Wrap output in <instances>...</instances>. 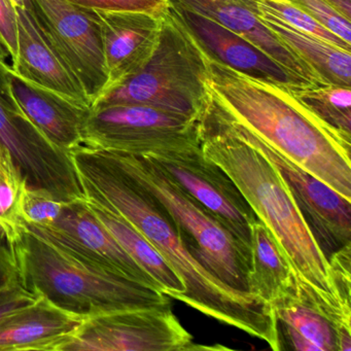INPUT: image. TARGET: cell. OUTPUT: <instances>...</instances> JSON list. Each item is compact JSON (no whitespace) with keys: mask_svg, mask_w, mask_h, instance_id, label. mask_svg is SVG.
I'll return each instance as SVG.
<instances>
[{"mask_svg":"<svg viewBox=\"0 0 351 351\" xmlns=\"http://www.w3.org/2000/svg\"><path fill=\"white\" fill-rule=\"evenodd\" d=\"M27 182L7 149L0 147V235L12 244L25 229L22 199Z\"/></svg>","mask_w":351,"mask_h":351,"instance_id":"cell-25","label":"cell"},{"mask_svg":"<svg viewBox=\"0 0 351 351\" xmlns=\"http://www.w3.org/2000/svg\"><path fill=\"white\" fill-rule=\"evenodd\" d=\"M17 10L12 0H0V40L11 56L12 63L17 55Z\"/></svg>","mask_w":351,"mask_h":351,"instance_id":"cell-31","label":"cell"},{"mask_svg":"<svg viewBox=\"0 0 351 351\" xmlns=\"http://www.w3.org/2000/svg\"><path fill=\"white\" fill-rule=\"evenodd\" d=\"M215 20L256 45L291 75L311 87L326 86L291 49L287 48L262 21L256 0H169Z\"/></svg>","mask_w":351,"mask_h":351,"instance_id":"cell-18","label":"cell"},{"mask_svg":"<svg viewBox=\"0 0 351 351\" xmlns=\"http://www.w3.org/2000/svg\"><path fill=\"white\" fill-rule=\"evenodd\" d=\"M197 346L193 337L165 307L122 310L90 316L61 351H186Z\"/></svg>","mask_w":351,"mask_h":351,"instance_id":"cell-9","label":"cell"},{"mask_svg":"<svg viewBox=\"0 0 351 351\" xmlns=\"http://www.w3.org/2000/svg\"><path fill=\"white\" fill-rule=\"evenodd\" d=\"M336 11L347 19L351 18V0H326Z\"/></svg>","mask_w":351,"mask_h":351,"instance_id":"cell-34","label":"cell"},{"mask_svg":"<svg viewBox=\"0 0 351 351\" xmlns=\"http://www.w3.org/2000/svg\"><path fill=\"white\" fill-rule=\"evenodd\" d=\"M291 93L317 120L351 145L350 87H302L291 90Z\"/></svg>","mask_w":351,"mask_h":351,"instance_id":"cell-24","label":"cell"},{"mask_svg":"<svg viewBox=\"0 0 351 351\" xmlns=\"http://www.w3.org/2000/svg\"><path fill=\"white\" fill-rule=\"evenodd\" d=\"M145 156H149L198 200L233 235L250 261L252 229L258 217L232 178L203 155L200 145L161 149Z\"/></svg>","mask_w":351,"mask_h":351,"instance_id":"cell-10","label":"cell"},{"mask_svg":"<svg viewBox=\"0 0 351 351\" xmlns=\"http://www.w3.org/2000/svg\"><path fill=\"white\" fill-rule=\"evenodd\" d=\"M85 202L125 252L155 281L160 291L180 301L184 293V285L151 242L116 211L89 199L85 198Z\"/></svg>","mask_w":351,"mask_h":351,"instance_id":"cell-22","label":"cell"},{"mask_svg":"<svg viewBox=\"0 0 351 351\" xmlns=\"http://www.w3.org/2000/svg\"><path fill=\"white\" fill-rule=\"evenodd\" d=\"M25 223L36 233L93 268L123 275L159 289L155 281L125 252L92 213L85 199L66 203L60 217L52 225L43 227Z\"/></svg>","mask_w":351,"mask_h":351,"instance_id":"cell-14","label":"cell"},{"mask_svg":"<svg viewBox=\"0 0 351 351\" xmlns=\"http://www.w3.org/2000/svg\"><path fill=\"white\" fill-rule=\"evenodd\" d=\"M219 106L233 130L256 147L277 168L314 239L328 260L337 250L351 243V200L341 196L319 178L293 163L250 129L232 119L219 104Z\"/></svg>","mask_w":351,"mask_h":351,"instance_id":"cell-11","label":"cell"},{"mask_svg":"<svg viewBox=\"0 0 351 351\" xmlns=\"http://www.w3.org/2000/svg\"><path fill=\"white\" fill-rule=\"evenodd\" d=\"M65 204L44 189L26 186L22 199V215L25 223L30 225L50 226L60 217Z\"/></svg>","mask_w":351,"mask_h":351,"instance_id":"cell-27","label":"cell"},{"mask_svg":"<svg viewBox=\"0 0 351 351\" xmlns=\"http://www.w3.org/2000/svg\"><path fill=\"white\" fill-rule=\"evenodd\" d=\"M91 11L99 24L108 89L136 75L149 62L159 42L161 16L141 11Z\"/></svg>","mask_w":351,"mask_h":351,"instance_id":"cell-16","label":"cell"},{"mask_svg":"<svg viewBox=\"0 0 351 351\" xmlns=\"http://www.w3.org/2000/svg\"><path fill=\"white\" fill-rule=\"evenodd\" d=\"M207 85L232 119L351 200V145L317 120L291 89L247 77L209 57Z\"/></svg>","mask_w":351,"mask_h":351,"instance_id":"cell-3","label":"cell"},{"mask_svg":"<svg viewBox=\"0 0 351 351\" xmlns=\"http://www.w3.org/2000/svg\"><path fill=\"white\" fill-rule=\"evenodd\" d=\"M84 319L40 295L0 322V351H61Z\"/></svg>","mask_w":351,"mask_h":351,"instance_id":"cell-20","label":"cell"},{"mask_svg":"<svg viewBox=\"0 0 351 351\" xmlns=\"http://www.w3.org/2000/svg\"><path fill=\"white\" fill-rule=\"evenodd\" d=\"M17 10V55L11 69L29 83L91 108L81 82L38 27L32 12Z\"/></svg>","mask_w":351,"mask_h":351,"instance_id":"cell-17","label":"cell"},{"mask_svg":"<svg viewBox=\"0 0 351 351\" xmlns=\"http://www.w3.org/2000/svg\"><path fill=\"white\" fill-rule=\"evenodd\" d=\"M311 287L298 278L271 304L279 351H349L351 312L320 300Z\"/></svg>","mask_w":351,"mask_h":351,"instance_id":"cell-13","label":"cell"},{"mask_svg":"<svg viewBox=\"0 0 351 351\" xmlns=\"http://www.w3.org/2000/svg\"><path fill=\"white\" fill-rule=\"evenodd\" d=\"M36 299L38 297L28 291L19 279L0 289V322Z\"/></svg>","mask_w":351,"mask_h":351,"instance_id":"cell-32","label":"cell"},{"mask_svg":"<svg viewBox=\"0 0 351 351\" xmlns=\"http://www.w3.org/2000/svg\"><path fill=\"white\" fill-rule=\"evenodd\" d=\"M194 145L199 118L147 106L91 108L84 127V145L101 151L145 156Z\"/></svg>","mask_w":351,"mask_h":351,"instance_id":"cell-8","label":"cell"},{"mask_svg":"<svg viewBox=\"0 0 351 351\" xmlns=\"http://www.w3.org/2000/svg\"><path fill=\"white\" fill-rule=\"evenodd\" d=\"M170 5L209 58L247 77L291 90L311 87L291 75L256 45L215 20L176 3H170Z\"/></svg>","mask_w":351,"mask_h":351,"instance_id":"cell-15","label":"cell"},{"mask_svg":"<svg viewBox=\"0 0 351 351\" xmlns=\"http://www.w3.org/2000/svg\"><path fill=\"white\" fill-rule=\"evenodd\" d=\"M208 57L170 5L155 52L143 69L104 90L91 108L147 106L200 118L208 101Z\"/></svg>","mask_w":351,"mask_h":351,"instance_id":"cell-5","label":"cell"},{"mask_svg":"<svg viewBox=\"0 0 351 351\" xmlns=\"http://www.w3.org/2000/svg\"><path fill=\"white\" fill-rule=\"evenodd\" d=\"M291 3L317 20L324 27L336 34L346 44L351 45L350 20L341 15L326 0H289Z\"/></svg>","mask_w":351,"mask_h":351,"instance_id":"cell-28","label":"cell"},{"mask_svg":"<svg viewBox=\"0 0 351 351\" xmlns=\"http://www.w3.org/2000/svg\"><path fill=\"white\" fill-rule=\"evenodd\" d=\"M287 1H289V0H287Z\"/></svg>","mask_w":351,"mask_h":351,"instance_id":"cell-37","label":"cell"},{"mask_svg":"<svg viewBox=\"0 0 351 351\" xmlns=\"http://www.w3.org/2000/svg\"><path fill=\"white\" fill-rule=\"evenodd\" d=\"M110 153L167 209L195 258L226 285L248 293L250 261L233 235L149 156Z\"/></svg>","mask_w":351,"mask_h":351,"instance_id":"cell-6","label":"cell"},{"mask_svg":"<svg viewBox=\"0 0 351 351\" xmlns=\"http://www.w3.org/2000/svg\"><path fill=\"white\" fill-rule=\"evenodd\" d=\"M16 8H21V9L32 11V0H12Z\"/></svg>","mask_w":351,"mask_h":351,"instance_id":"cell-36","label":"cell"},{"mask_svg":"<svg viewBox=\"0 0 351 351\" xmlns=\"http://www.w3.org/2000/svg\"><path fill=\"white\" fill-rule=\"evenodd\" d=\"M260 9L276 16L281 21L291 26L299 32L316 36L328 44L334 45L343 50L351 51V45L332 34L322 23L314 19L310 14L287 0H256Z\"/></svg>","mask_w":351,"mask_h":351,"instance_id":"cell-26","label":"cell"},{"mask_svg":"<svg viewBox=\"0 0 351 351\" xmlns=\"http://www.w3.org/2000/svg\"><path fill=\"white\" fill-rule=\"evenodd\" d=\"M350 246L351 243L343 246L328 260L335 293L345 307H350Z\"/></svg>","mask_w":351,"mask_h":351,"instance_id":"cell-30","label":"cell"},{"mask_svg":"<svg viewBox=\"0 0 351 351\" xmlns=\"http://www.w3.org/2000/svg\"><path fill=\"white\" fill-rule=\"evenodd\" d=\"M17 267L7 240L0 235V289L18 280Z\"/></svg>","mask_w":351,"mask_h":351,"instance_id":"cell-33","label":"cell"},{"mask_svg":"<svg viewBox=\"0 0 351 351\" xmlns=\"http://www.w3.org/2000/svg\"><path fill=\"white\" fill-rule=\"evenodd\" d=\"M9 59H11L9 51L7 50L5 45H3V43H1V40H0V63H5V64H8V60H9Z\"/></svg>","mask_w":351,"mask_h":351,"instance_id":"cell-35","label":"cell"},{"mask_svg":"<svg viewBox=\"0 0 351 351\" xmlns=\"http://www.w3.org/2000/svg\"><path fill=\"white\" fill-rule=\"evenodd\" d=\"M295 272L268 228L258 219L252 229L248 293L271 304L293 285Z\"/></svg>","mask_w":351,"mask_h":351,"instance_id":"cell-23","label":"cell"},{"mask_svg":"<svg viewBox=\"0 0 351 351\" xmlns=\"http://www.w3.org/2000/svg\"><path fill=\"white\" fill-rule=\"evenodd\" d=\"M69 153L85 198L122 215L151 242L184 285L180 302L279 351L271 306L252 293L229 287L201 264L167 209L110 152L81 145Z\"/></svg>","mask_w":351,"mask_h":351,"instance_id":"cell-1","label":"cell"},{"mask_svg":"<svg viewBox=\"0 0 351 351\" xmlns=\"http://www.w3.org/2000/svg\"><path fill=\"white\" fill-rule=\"evenodd\" d=\"M10 67L0 63V147L9 152L27 186L44 189L61 202L85 199L69 153L53 145L14 98Z\"/></svg>","mask_w":351,"mask_h":351,"instance_id":"cell-7","label":"cell"},{"mask_svg":"<svg viewBox=\"0 0 351 351\" xmlns=\"http://www.w3.org/2000/svg\"><path fill=\"white\" fill-rule=\"evenodd\" d=\"M81 8L98 11H141L162 16L169 0H69Z\"/></svg>","mask_w":351,"mask_h":351,"instance_id":"cell-29","label":"cell"},{"mask_svg":"<svg viewBox=\"0 0 351 351\" xmlns=\"http://www.w3.org/2000/svg\"><path fill=\"white\" fill-rule=\"evenodd\" d=\"M261 21L322 80L324 85L351 86V55L316 36L299 32L258 8Z\"/></svg>","mask_w":351,"mask_h":351,"instance_id":"cell-21","label":"cell"},{"mask_svg":"<svg viewBox=\"0 0 351 351\" xmlns=\"http://www.w3.org/2000/svg\"><path fill=\"white\" fill-rule=\"evenodd\" d=\"M199 137L203 155L235 182L285 252L295 276L330 305L351 312V308L345 307L337 298L330 262L314 239L282 176L256 147L233 130L211 92L199 118Z\"/></svg>","mask_w":351,"mask_h":351,"instance_id":"cell-2","label":"cell"},{"mask_svg":"<svg viewBox=\"0 0 351 351\" xmlns=\"http://www.w3.org/2000/svg\"><path fill=\"white\" fill-rule=\"evenodd\" d=\"M10 89L24 114L59 149L69 153L84 145V127L91 108L29 83L8 71Z\"/></svg>","mask_w":351,"mask_h":351,"instance_id":"cell-19","label":"cell"},{"mask_svg":"<svg viewBox=\"0 0 351 351\" xmlns=\"http://www.w3.org/2000/svg\"><path fill=\"white\" fill-rule=\"evenodd\" d=\"M30 12L81 82L92 106L108 87V77L99 24L91 10L69 0H32Z\"/></svg>","mask_w":351,"mask_h":351,"instance_id":"cell-12","label":"cell"},{"mask_svg":"<svg viewBox=\"0 0 351 351\" xmlns=\"http://www.w3.org/2000/svg\"><path fill=\"white\" fill-rule=\"evenodd\" d=\"M20 283L82 317L165 307L169 297L123 275L93 268L27 227L10 244Z\"/></svg>","mask_w":351,"mask_h":351,"instance_id":"cell-4","label":"cell"}]
</instances>
